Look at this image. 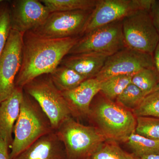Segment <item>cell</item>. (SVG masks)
I'll use <instances>...</instances> for the list:
<instances>
[{"mask_svg":"<svg viewBox=\"0 0 159 159\" xmlns=\"http://www.w3.org/2000/svg\"><path fill=\"white\" fill-rule=\"evenodd\" d=\"M91 159H140L120 147L118 142L106 140L91 157Z\"/></svg>","mask_w":159,"mask_h":159,"instance_id":"cell-21","label":"cell"},{"mask_svg":"<svg viewBox=\"0 0 159 159\" xmlns=\"http://www.w3.org/2000/svg\"><path fill=\"white\" fill-rule=\"evenodd\" d=\"M153 66L159 78V42L152 54Z\"/></svg>","mask_w":159,"mask_h":159,"instance_id":"cell-29","label":"cell"},{"mask_svg":"<svg viewBox=\"0 0 159 159\" xmlns=\"http://www.w3.org/2000/svg\"><path fill=\"white\" fill-rule=\"evenodd\" d=\"M128 147L133 154L141 157L150 154H159V140L145 138L134 133L126 140Z\"/></svg>","mask_w":159,"mask_h":159,"instance_id":"cell-19","label":"cell"},{"mask_svg":"<svg viewBox=\"0 0 159 159\" xmlns=\"http://www.w3.org/2000/svg\"><path fill=\"white\" fill-rule=\"evenodd\" d=\"M152 2V0H98L84 34L102 26L122 20L139 10H149Z\"/></svg>","mask_w":159,"mask_h":159,"instance_id":"cell-10","label":"cell"},{"mask_svg":"<svg viewBox=\"0 0 159 159\" xmlns=\"http://www.w3.org/2000/svg\"><path fill=\"white\" fill-rule=\"evenodd\" d=\"M140 159H159V154H150L140 157Z\"/></svg>","mask_w":159,"mask_h":159,"instance_id":"cell-30","label":"cell"},{"mask_svg":"<svg viewBox=\"0 0 159 159\" xmlns=\"http://www.w3.org/2000/svg\"><path fill=\"white\" fill-rule=\"evenodd\" d=\"M136 120V134L148 139L159 140V118L138 116Z\"/></svg>","mask_w":159,"mask_h":159,"instance_id":"cell-25","label":"cell"},{"mask_svg":"<svg viewBox=\"0 0 159 159\" xmlns=\"http://www.w3.org/2000/svg\"><path fill=\"white\" fill-rule=\"evenodd\" d=\"M149 12L152 24L159 35V0H152Z\"/></svg>","mask_w":159,"mask_h":159,"instance_id":"cell-27","label":"cell"},{"mask_svg":"<svg viewBox=\"0 0 159 159\" xmlns=\"http://www.w3.org/2000/svg\"><path fill=\"white\" fill-rule=\"evenodd\" d=\"M98 0H40L49 9L55 11L93 10Z\"/></svg>","mask_w":159,"mask_h":159,"instance_id":"cell-18","label":"cell"},{"mask_svg":"<svg viewBox=\"0 0 159 159\" xmlns=\"http://www.w3.org/2000/svg\"><path fill=\"white\" fill-rule=\"evenodd\" d=\"M122 33L126 48L152 54L159 42L149 10H141L122 20Z\"/></svg>","mask_w":159,"mask_h":159,"instance_id":"cell-8","label":"cell"},{"mask_svg":"<svg viewBox=\"0 0 159 159\" xmlns=\"http://www.w3.org/2000/svg\"><path fill=\"white\" fill-rule=\"evenodd\" d=\"M101 82L96 78L86 80L73 89L61 92L72 117H87L93 99L100 92Z\"/></svg>","mask_w":159,"mask_h":159,"instance_id":"cell-13","label":"cell"},{"mask_svg":"<svg viewBox=\"0 0 159 159\" xmlns=\"http://www.w3.org/2000/svg\"><path fill=\"white\" fill-rule=\"evenodd\" d=\"M24 96L23 89L16 87L11 96L0 103V137L11 147L15 124L19 116Z\"/></svg>","mask_w":159,"mask_h":159,"instance_id":"cell-15","label":"cell"},{"mask_svg":"<svg viewBox=\"0 0 159 159\" xmlns=\"http://www.w3.org/2000/svg\"><path fill=\"white\" fill-rule=\"evenodd\" d=\"M64 146L67 159H86L107 140L95 126H86L72 116L65 119L55 130Z\"/></svg>","mask_w":159,"mask_h":159,"instance_id":"cell-4","label":"cell"},{"mask_svg":"<svg viewBox=\"0 0 159 159\" xmlns=\"http://www.w3.org/2000/svg\"><path fill=\"white\" fill-rule=\"evenodd\" d=\"M145 97L139 88L131 83L117 97L116 102L132 111L139 107Z\"/></svg>","mask_w":159,"mask_h":159,"instance_id":"cell-24","label":"cell"},{"mask_svg":"<svg viewBox=\"0 0 159 159\" xmlns=\"http://www.w3.org/2000/svg\"><path fill=\"white\" fill-rule=\"evenodd\" d=\"M2 0H0V3L2 2Z\"/></svg>","mask_w":159,"mask_h":159,"instance_id":"cell-31","label":"cell"},{"mask_svg":"<svg viewBox=\"0 0 159 159\" xmlns=\"http://www.w3.org/2000/svg\"><path fill=\"white\" fill-rule=\"evenodd\" d=\"M11 29L25 33L39 27L50 14L49 9L38 0L9 1Z\"/></svg>","mask_w":159,"mask_h":159,"instance_id":"cell-12","label":"cell"},{"mask_svg":"<svg viewBox=\"0 0 159 159\" xmlns=\"http://www.w3.org/2000/svg\"><path fill=\"white\" fill-rule=\"evenodd\" d=\"M131 83L146 96L158 86L159 78L154 68L145 69L134 74Z\"/></svg>","mask_w":159,"mask_h":159,"instance_id":"cell-22","label":"cell"},{"mask_svg":"<svg viewBox=\"0 0 159 159\" xmlns=\"http://www.w3.org/2000/svg\"><path fill=\"white\" fill-rule=\"evenodd\" d=\"M54 131L37 102L24 92L19 116L14 125L10 157L13 159L41 137Z\"/></svg>","mask_w":159,"mask_h":159,"instance_id":"cell-3","label":"cell"},{"mask_svg":"<svg viewBox=\"0 0 159 159\" xmlns=\"http://www.w3.org/2000/svg\"><path fill=\"white\" fill-rule=\"evenodd\" d=\"M11 30L9 1L0 3V57L2 53Z\"/></svg>","mask_w":159,"mask_h":159,"instance_id":"cell-26","label":"cell"},{"mask_svg":"<svg viewBox=\"0 0 159 159\" xmlns=\"http://www.w3.org/2000/svg\"><path fill=\"white\" fill-rule=\"evenodd\" d=\"M152 54L125 48L107 57L95 77L102 82L119 75H131L145 69L153 68Z\"/></svg>","mask_w":159,"mask_h":159,"instance_id":"cell-11","label":"cell"},{"mask_svg":"<svg viewBox=\"0 0 159 159\" xmlns=\"http://www.w3.org/2000/svg\"><path fill=\"white\" fill-rule=\"evenodd\" d=\"M86 159H91V157H89V158H88Z\"/></svg>","mask_w":159,"mask_h":159,"instance_id":"cell-32","label":"cell"},{"mask_svg":"<svg viewBox=\"0 0 159 159\" xmlns=\"http://www.w3.org/2000/svg\"><path fill=\"white\" fill-rule=\"evenodd\" d=\"M93 10L51 12L44 22L31 30L41 37L62 39L81 37Z\"/></svg>","mask_w":159,"mask_h":159,"instance_id":"cell-7","label":"cell"},{"mask_svg":"<svg viewBox=\"0 0 159 159\" xmlns=\"http://www.w3.org/2000/svg\"><path fill=\"white\" fill-rule=\"evenodd\" d=\"M132 112L136 117L151 116L159 118V85L145 96L141 104Z\"/></svg>","mask_w":159,"mask_h":159,"instance_id":"cell-23","label":"cell"},{"mask_svg":"<svg viewBox=\"0 0 159 159\" xmlns=\"http://www.w3.org/2000/svg\"><path fill=\"white\" fill-rule=\"evenodd\" d=\"M126 48L122 20L114 22L84 34L68 54L94 53L109 56Z\"/></svg>","mask_w":159,"mask_h":159,"instance_id":"cell-6","label":"cell"},{"mask_svg":"<svg viewBox=\"0 0 159 159\" xmlns=\"http://www.w3.org/2000/svg\"><path fill=\"white\" fill-rule=\"evenodd\" d=\"M87 118L107 140L117 142H125L136 126L132 111L102 95L92 102Z\"/></svg>","mask_w":159,"mask_h":159,"instance_id":"cell-2","label":"cell"},{"mask_svg":"<svg viewBox=\"0 0 159 159\" xmlns=\"http://www.w3.org/2000/svg\"><path fill=\"white\" fill-rule=\"evenodd\" d=\"M24 92L37 102L51 122L53 130L72 116L62 93L52 82L49 74L36 77L23 88Z\"/></svg>","mask_w":159,"mask_h":159,"instance_id":"cell-5","label":"cell"},{"mask_svg":"<svg viewBox=\"0 0 159 159\" xmlns=\"http://www.w3.org/2000/svg\"><path fill=\"white\" fill-rule=\"evenodd\" d=\"M24 33L11 29L0 57V103L10 97L22 60Z\"/></svg>","mask_w":159,"mask_h":159,"instance_id":"cell-9","label":"cell"},{"mask_svg":"<svg viewBox=\"0 0 159 159\" xmlns=\"http://www.w3.org/2000/svg\"><path fill=\"white\" fill-rule=\"evenodd\" d=\"M108 56L94 53L67 54L61 65L73 69L86 79L95 78L105 64Z\"/></svg>","mask_w":159,"mask_h":159,"instance_id":"cell-16","label":"cell"},{"mask_svg":"<svg viewBox=\"0 0 159 159\" xmlns=\"http://www.w3.org/2000/svg\"><path fill=\"white\" fill-rule=\"evenodd\" d=\"M9 147L7 142L0 137V159H11Z\"/></svg>","mask_w":159,"mask_h":159,"instance_id":"cell-28","label":"cell"},{"mask_svg":"<svg viewBox=\"0 0 159 159\" xmlns=\"http://www.w3.org/2000/svg\"><path fill=\"white\" fill-rule=\"evenodd\" d=\"M13 159H67L64 146L55 131L41 137Z\"/></svg>","mask_w":159,"mask_h":159,"instance_id":"cell-14","label":"cell"},{"mask_svg":"<svg viewBox=\"0 0 159 159\" xmlns=\"http://www.w3.org/2000/svg\"><path fill=\"white\" fill-rule=\"evenodd\" d=\"M49 75L54 85L61 92L73 89L87 80L73 69L61 65Z\"/></svg>","mask_w":159,"mask_h":159,"instance_id":"cell-17","label":"cell"},{"mask_svg":"<svg viewBox=\"0 0 159 159\" xmlns=\"http://www.w3.org/2000/svg\"><path fill=\"white\" fill-rule=\"evenodd\" d=\"M131 75H119L101 82L99 93L103 97L114 101L131 83Z\"/></svg>","mask_w":159,"mask_h":159,"instance_id":"cell-20","label":"cell"},{"mask_svg":"<svg viewBox=\"0 0 159 159\" xmlns=\"http://www.w3.org/2000/svg\"><path fill=\"white\" fill-rule=\"evenodd\" d=\"M80 37L48 39L31 31L24 33L22 60L15 86L23 89L36 77L51 73Z\"/></svg>","mask_w":159,"mask_h":159,"instance_id":"cell-1","label":"cell"}]
</instances>
